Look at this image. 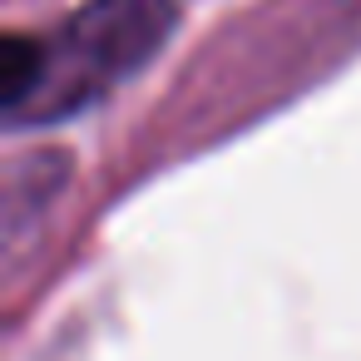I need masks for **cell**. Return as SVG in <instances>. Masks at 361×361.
I'll use <instances>...</instances> for the list:
<instances>
[{
    "instance_id": "cell-1",
    "label": "cell",
    "mask_w": 361,
    "mask_h": 361,
    "mask_svg": "<svg viewBox=\"0 0 361 361\" xmlns=\"http://www.w3.org/2000/svg\"><path fill=\"white\" fill-rule=\"evenodd\" d=\"M173 30V0H90L55 35L6 40V124H50L129 80Z\"/></svg>"
}]
</instances>
